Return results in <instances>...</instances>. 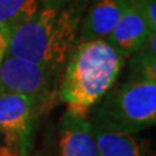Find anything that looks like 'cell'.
Segmentation results:
<instances>
[{"label":"cell","instance_id":"cell-6","mask_svg":"<svg viewBox=\"0 0 156 156\" xmlns=\"http://www.w3.org/2000/svg\"><path fill=\"white\" fill-rule=\"evenodd\" d=\"M125 11L107 42L124 58L130 57L146 42L152 31L143 12L135 3L126 0Z\"/></svg>","mask_w":156,"mask_h":156},{"label":"cell","instance_id":"cell-8","mask_svg":"<svg viewBox=\"0 0 156 156\" xmlns=\"http://www.w3.org/2000/svg\"><path fill=\"white\" fill-rule=\"evenodd\" d=\"M58 147L60 156H99L89 119L65 113L61 121Z\"/></svg>","mask_w":156,"mask_h":156},{"label":"cell","instance_id":"cell-5","mask_svg":"<svg viewBox=\"0 0 156 156\" xmlns=\"http://www.w3.org/2000/svg\"><path fill=\"white\" fill-rule=\"evenodd\" d=\"M35 101L31 98L0 92V135L13 152H25L31 135Z\"/></svg>","mask_w":156,"mask_h":156},{"label":"cell","instance_id":"cell-11","mask_svg":"<svg viewBox=\"0 0 156 156\" xmlns=\"http://www.w3.org/2000/svg\"><path fill=\"white\" fill-rule=\"evenodd\" d=\"M7 50H8V39L0 31V64H2L3 58L7 55Z\"/></svg>","mask_w":156,"mask_h":156},{"label":"cell","instance_id":"cell-9","mask_svg":"<svg viewBox=\"0 0 156 156\" xmlns=\"http://www.w3.org/2000/svg\"><path fill=\"white\" fill-rule=\"evenodd\" d=\"M92 130L99 156H151L147 148L131 134L96 125H92Z\"/></svg>","mask_w":156,"mask_h":156},{"label":"cell","instance_id":"cell-4","mask_svg":"<svg viewBox=\"0 0 156 156\" xmlns=\"http://www.w3.org/2000/svg\"><path fill=\"white\" fill-rule=\"evenodd\" d=\"M57 68L8 56L0 64V92L29 96L37 101L47 98Z\"/></svg>","mask_w":156,"mask_h":156},{"label":"cell","instance_id":"cell-2","mask_svg":"<svg viewBox=\"0 0 156 156\" xmlns=\"http://www.w3.org/2000/svg\"><path fill=\"white\" fill-rule=\"evenodd\" d=\"M125 58L107 41L78 42L61 78L60 98L66 113L89 117L119 77Z\"/></svg>","mask_w":156,"mask_h":156},{"label":"cell","instance_id":"cell-10","mask_svg":"<svg viewBox=\"0 0 156 156\" xmlns=\"http://www.w3.org/2000/svg\"><path fill=\"white\" fill-rule=\"evenodd\" d=\"M43 0H0V31L9 37L41 8Z\"/></svg>","mask_w":156,"mask_h":156},{"label":"cell","instance_id":"cell-3","mask_svg":"<svg viewBox=\"0 0 156 156\" xmlns=\"http://www.w3.org/2000/svg\"><path fill=\"white\" fill-rule=\"evenodd\" d=\"M92 125L135 134L156 122V78L134 76L109 90L95 105Z\"/></svg>","mask_w":156,"mask_h":156},{"label":"cell","instance_id":"cell-1","mask_svg":"<svg viewBox=\"0 0 156 156\" xmlns=\"http://www.w3.org/2000/svg\"><path fill=\"white\" fill-rule=\"evenodd\" d=\"M82 0H43L30 18L9 34L7 55L60 69L80 38Z\"/></svg>","mask_w":156,"mask_h":156},{"label":"cell","instance_id":"cell-7","mask_svg":"<svg viewBox=\"0 0 156 156\" xmlns=\"http://www.w3.org/2000/svg\"><path fill=\"white\" fill-rule=\"evenodd\" d=\"M126 3V0H91L82 17L78 41H107L122 16Z\"/></svg>","mask_w":156,"mask_h":156},{"label":"cell","instance_id":"cell-12","mask_svg":"<svg viewBox=\"0 0 156 156\" xmlns=\"http://www.w3.org/2000/svg\"><path fill=\"white\" fill-rule=\"evenodd\" d=\"M0 156H23V155L17 154V152H13V151L8 150V148L0 147Z\"/></svg>","mask_w":156,"mask_h":156}]
</instances>
